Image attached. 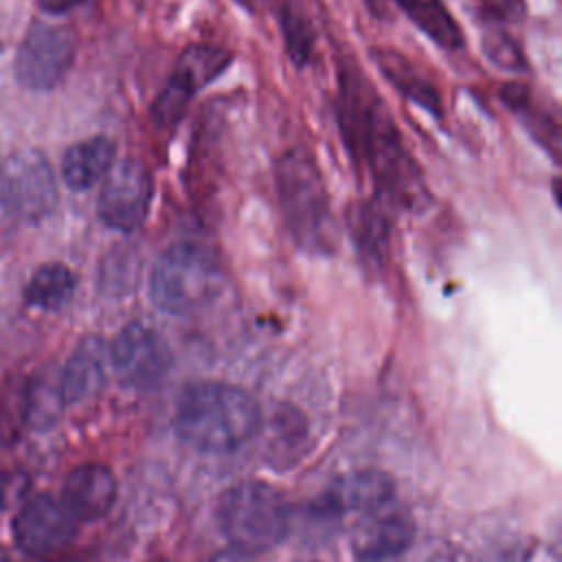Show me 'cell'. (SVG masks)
Instances as JSON below:
<instances>
[{
    "label": "cell",
    "mask_w": 562,
    "mask_h": 562,
    "mask_svg": "<svg viewBox=\"0 0 562 562\" xmlns=\"http://www.w3.org/2000/svg\"><path fill=\"white\" fill-rule=\"evenodd\" d=\"M340 136L358 165H364L384 204L417 211L428 202L424 173L408 151L395 121L375 97L362 72L340 64L338 70Z\"/></svg>",
    "instance_id": "obj_1"
},
{
    "label": "cell",
    "mask_w": 562,
    "mask_h": 562,
    "mask_svg": "<svg viewBox=\"0 0 562 562\" xmlns=\"http://www.w3.org/2000/svg\"><path fill=\"white\" fill-rule=\"evenodd\" d=\"M259 426V406L241 386L228 382H193L176 402L173 428L191 448L224 454L241 448Z\"/></svg>",
    "instance_id": "obj_2"
},
{
    "label": "cell",
    "mask_w": 562,
    "mask_h": 562,
    "mask_svg": "<svg viewBox=\"0 0 562 562\" xmlns=\"http://www.w3.org/2000/svg\"><path fill=\"white\" fill-rule=\"evenodd\" d=\"M279 206L294 244L312 255H331L340 228L316 160L301 147L281 154L274 167Z\"/></svg>",
    "instance_id": "obj_3"
},
{
    "label": "cell",
    "mask_w": 562,
    "mask_h": 562,
    "mask_svg": "<svg viewBox=\"0 0 562 562\" xmlns=\"http://www.w3.org/2000/svg\"><path fill=\"white\" fill-rule=\"evenodd\" d=\"M217 525L228 544L241 555L274 549L288 531V505L277 487L263 481H239L217 501Z\"/></svg>",
    "instance_id": "obj_4"
},
{
    "label": "cell",
    "mask_w": 562,
    "mask_h": 562,
    "mask_svg": "<svg viewBox=\"0 0 562 562\" xmlns=\"http://www.w3.org/2000/svg\"><path fill=\"white\" fill-rule=\"evenodd\" d=\"M220 285L215 257L191 241L169 246L149 274L151 303L171 316H187L200 310Z\"/></svg>",
    "instance_id": "obj_5"
},
{
    "label": "cell",
    "mask_w": 562,
    "mask_h": 562,
    "mask_svg": "<svg viewBox=\"0 0 562 562\" xmlns=\"http://www.w3.org/2000/svg\"><path fill=\"white\" fill-rule=\"evenodd\" d=\"M57 180L40 149H22L2 162L0 206L20 222H42L57 206Z\"/></svg>",
    "instance_id": "obj_6"
},
{
    "label": "cell",
    "mask_w": 562,
    "mask_h": 562,
    "mask_svg": "<svg viewBox=\"0 0 562 562\" xmlns=\"http://www.w3.org/2000/svg\"><path fill=\"white\" fill-rule=\"evenodd\" d=\"M75 53L77 35L70 26L33 24L15 53V79L29 90H50L70 70Z\"/></svg>",
    "instance_id": "obj_7"
},
{
    "label": "cell",
    "mask_w": 562,
    "mask_h": 562,
    "mask_svg": "<svg viewBox=\"0 0 562 562\" xmlns=\"http://www.w3.org/2000/svg\"><path fill=\"white\" fill-rule=\"evenodd\" d=\"M108 358L116 378L132 389H149L158 384L171 367L169 345L145 323L125 325L112 338Z\"/></svg>",
    "instance_id": "obj_8"
},
{
    "label": "cell",
    "mask_w": 562,
    "mask_h": 562,
    "mask_svg": "<svg viewBox=\"0 0 562 562\" xmlns=\"http://www.w3.org/2000/svg\"><path fill=\"white\" fill-rule=\"evenodd\" d=\"M13 540L31 558L50 560L59 555L77 533V518L64 505L48 494L26 501L13 518Z\"/></svg>",
    "instance_id": "obj_9"
},
{
    "label": "cell",
    "mask_w": 562,
    "mask_h": 562,
    "mask_svg": "<svg viewBox=\"0 0 562 562\" xmlns=\"http://www.w3.org/2000/svg\"><path fill=\"white\" fill-rule=\"evenodd\" d=\"M151 200V176L140 160L125 158L114 162L97 202V213L101 222L121 233L136 231L149 211Z\"/></svg>",
    "instance_id": "obj_10"
},
{
    "label": "cell",
    "mask_w": 562,
    "mask_h": 562,
    "mask_svg": "<svg viewBox=\"0 0 562 562\" xmlns=\"http://www.w3.org/2000/svg\"><path fill=\"white\" fill-rule=\"evenodd\" d=\"M413 516L404 507L389 503L360 516L351 531V551L358 562H391L413 544Z\"/></svg>",
    "instance_id": "obj_11"
},
{
    "label": "cell",
    "mask_w": 562,
    "mask_h": 562,
    "mask_svg": "<svg viewBox=\"0 0 562 562\" xmlns=\"http://www.w3.org/2000/svg\"><path fill=\"white\" fill-rule=\"evenodd\" d=\"M395 501V481L378 470L362 468L342 474L323 496V509L329 514L364 516Z\"/></svg>",
    "instance_id": "obj_12"
},
{
    "label": "cell",
    "mask_w": 562,
    "mask_h": 562,
    "mask_svg": "<svg viewBox=\"0 0 562 562\" xmlns=\"http://www.w3.org/2000/svg\"><path fill=\"white\" fill-rule=\"evenodd\" d=\"M505 105L520 119L529 136L562 167V108L533 99L525 83H507L501 90Z\"/></svg>",
    "instance_id": "obj_13"
},
{
    "label": "cell",
    "mask_w": 562,
    "mask_h": 562,
    "mask_svg": "<svg viewBox=\"0 0 562 562\" xmlns=\"http://www.w3.org/2000/svg\"><path fill=\"white\" fill-rule=\"evenodd\" d=\"M61 496L77 520H97L116 501V479L103 463H81L66 474Z\"/></svg>",
    "instance_id": "obj_14"
},
{
    "label": "cell",
    "mask_w": 562,
    "mask_h": 562,
    "mask_svg": "<svg viewBox=\"0 0 562 562\" xmlns=\"http://www.w3.org/2000/svg\"><path fill=\"white\" fill-rule=\"evenodd\" d=\"M105 342L99 336H86L59 369V386L66 404L94 397L105 384Z\"/></svg>",
    "instance_id": "obj_15"
},
{
    "label": "cell",
    "mask_w": 562,
    "mask_h": 562,
    "mask_svg": "<svg viewBox=\"0 0 562 562\" xmlns=\"http://www.w3.org/2000/svg\"><path fill=\"white\" fill-rule=\"evenodd\" d=\"M228 64L231 53L226 48L213 44H191L176 59L173 72L165 88L189 103L191 97L220 77Z\"/></svg>",
    "instance_id": "obj_16"
},
{
    "label": "cell",
    "mask_w": 562,
    "mask_h": 562,
    "mask_svg": "<svg viewBox=\"0 0 562 562\" xmlns=\"http://www.w3.org/2000/svg\"><path fill=\"white\" fill-rule=\"evenodd\" d=\"M373 59L382 75L389 79V83L408 101L419 105L422 110L430 112L432 116H441V94L437 86L400 50L380 46L373 48Z\"/></svg>",
    "instance_id": "obj_17"
},
{
    "label": "cell",
    "mask_w": 562,
    "mask_h": 562,
    "mask_svg": "<svg viewBox=\"0 0 562 562\" xmlns=\"http://www.w3.org/2000/svg\"><path fill=\"white\" fill-rule=\"evenodd\" d=\"M116 147L108 136H90L70 145L61 158V180L72 191H88L108 176Z\"/></svg>",
    "instance_id": "obj_18"
},
{
    "label": "cell",
    "mask_w": 562,
    "mask_h": 562,
    "mask_svg": "<svg viewBox=\"0 0 562 562\" xmlns=\"http://www.w3.org/2000/svg\"><path fill=\"white\" fill-rule=\"evenodd\" d=\"M386 204L378 200L356 202L347 211V228L358 248V252L373 266H380L391 246V222L386 215Z\"/></svg>",
    "instance_id": "obj_19"
},
{
    "label": "cell",
    "mask_w": 562,
    "mask_h": 562,
    "mask_svg": "<svg viewBox=\"0 0 562 562\" xmlns=\"http://www.w3.org/2000/svg\"><path fill=\"white\" fill-rule=\"evenodd\" d=\"M395 2L408 20L417 24L435 44L448 50H459L463 46V33L443 4V0H391Z\"/></svg>",
    "instance_id": "obj_20"
},
{
    "label": "cell",
    "mask_w": 562,
    "mask_h": 562,
    "mask_svg": "<svg viewBox=\"0 0 562 562\" xmlns=\"http://www.w3.org/2000/svg\"><path fill=\"white\" fill-rule=\"evenodd\" d=\"M75 288H77V277L68 266L44 263L31 274L24 288V299L29 305L37 310L53 312L68 303Z\"/></svg>",
    "instance_id": "obj_21"
},
{
    "label": "cell",
    "mask_w": 562,
    "mask_h": 562,
    "mask_svg": "<svg viewBox=\"0 0 562 562\" xmlns=\"http://www.w3.org/2000/svg\"><path fill=\"white\" fill-rule=\"evenodd\" d=\"M140 272L138 252L132 246L112 248L99 268V292L105 296H125L136 288Z\"/></svg>",
    "instance_id": "obj_22"
},
{
    "label": "cell",
    "mask_w": 562,
    "mask_h": 562,
    "mask_svg": "<svg viewBox=\"0 0 562 562\" xmlns=\"http://www.w3.org/2000/svg\"><path fill=\"white\" fill-rule=\"evenodd\" d=\"M66 406V400L61 395L59 386V371L57 373H44L33 380L26 393V422L31 428L44 430L50 428L57 417L61 415Z\"/></svg>",
    "instance_id": "obj_23"
},
{
    "label": "cell",
    "mask_w": 562,
    "mask_h": 562,
    "mask_svg": "<svg viewBox=\"0 0 562 562\" xmlns=\"http://www.w3.org/2000/svg\"><path fill=\"white\" fill-rule=\"evenodd\" d=\"M281 31L285 42V53L292 59V64L296 66L310 64L314 53V33L307 18L292 7H285L281 15Z\"/></svg>",
    "instance_id": "obj_24"
},
{
    "label": "cell",
    "mask_w": 562,
    "mask_h": 562,
    "mask_svg": "<svg viewBox=\"0 0 562 562\" xmlns=\"http://www.w3.org/2000/svg\"><path fill=\"white\" fill-rule=\"evenodd\" d=\"M483 55L501 70L520 72L527 68V57L518 42L505 31H492L483 37Z\"/></svg>",
    "instance_id": "obj_25"
},
{
    "label": "cell",
    "mask_w": 562,
    "mask_h": 562,
    "mask_svg": "<svg viewBox=\"0 0 562 562\" xmlns=\"http://www.w3.org/2000/svg\"><path fill=\"white\" fill-rule=\"evenodd\" d=\"M481 9L494 22H512L522 15L525 2L522 0H481Z\"/></svg>",
    "instance_id": "obj_26"
},
{
    "label": "cell",
    "mask_w": 562,
    "mask_h": 562,
    "mask_svg": "<svg viewBox=\"0 0 562 562\" xmlns=\"http://www.w3.org/2000/svg\"><path fill=\"white\" fill-rule=\"evenodd\" d=\"M26 490V479L22 474H9L2 472L0 474V507L11 503L13 498L22 496Z\"/></svg>",
    "instance_id": "obj_27"
},
{
    "label": "cell",
    "mask_w": 562,
    "mask_h": 562,
    "mask_svg": "<svg viewBox=\"0 0 562 562\" xmlns=\"http://www.w3.org/2000/svg\"><path fill=\"white\" fill-rule=\"evenodd\" d=\"M83 0H37V7L46 13H66L75 7H79Z\"/></svg>",
    "instance_id": "obj_28"
},
{
    "label": "cell",
    "mask_w": 562,
    "mask_h": 562,
    "mask_svg": "<svg viewBox=\"0 0 562 562\" xmlns=\"http://www.w3.org/2000/svg\"><path fill=\"white\" fill-rule=\"evenodd\" d=\"M204 562H246V555H241L239 551L231 549V551H217L211 558H206Z\"/></svg>",
    "instance_id": "obj_29"
},
{
    "label": "cell",
    "mask_w": 562,
    "mask_h": 562,
    "mask_svg": "<svg viewBox=\"0 0 562 562\" xmlns=\"http://www.w3.org/2000/svg\"><path fill=\"white\" fill-rule=\"evenodd\" d=\"M549 553H551L553 562H562V527H560V531L553 536V540H551V544H549Z\"/></svg>",
    "instance_id": "obj_30"
},
{
    "label": "cell",
    "mask_w": 562,
    "mask_h": 562,
    "mask_svg": "<svg viewBox=\"0 0 562 562\" xmlns=\"http://www.w3.org/2000/svg\"><path fill=\"white\" fill-rule=\"evenodd\" d=\"M551 193H553V198H555V204H558L560 211H562V178H553V182H551Z\"/></svg>",
    "instance_id": "obj_31"
},
{
    "label": "cell",
    "mask_w": 562,
    "mask_h": 562,
    "mask_svg": "<svg viewBox=\"0 0 562 562\" xmlns=\"http://www.w3.org/2000/svg\"><path fill=\"white\" fill-rule=\"evenodd\" d=\"M0 178H2V160H0Z\"/></svg>",
    "instance_id": "obj_32"
},
{
    "label": "cell",
    "mask_w": 562,
    "mask_h": 562,
    "mask_svg": "<svg viewBox=\"0 0 562 562\" xmlns=\"http://www.w3.org/2000/svg\"><path fill=\"white\" fill-rule=\"evenodd\" d=\"M0 562H9V560H4V558H0Z\"/></svg>",
    "instance_id": "obj_33"
},
{
    "label": "cell",
    "mask_w": 562,
    "mask_h": 562,
    "mask_svg": "<svg viewBox=\"0 0 562 562\" xmlns=\"http://www.w3.org/2000/svg\"><path fill=\"white\" fill-rule=\"evenodd\" d=\"M303 562H314V560H303Z\"/></svg>",
    "instance_id": "obj_34"
}]
</instances>
